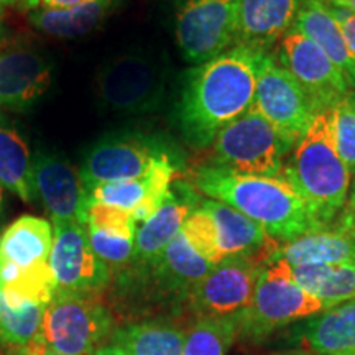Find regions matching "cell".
<instances>
[{
	"label": "cell",
	"instance_id": "ee69618b",
	"mask_svg": "<svg viewBox=\"0 0 355 355\" xmlns=\"http://www.w3.org/2000/svg\"><path fill=\"white\" fill-rule=\"evenodd\" d=\"M344 355H355V350H352V352H349V354H344Z\"/></svg>",
	"mask_w": 355,
	"mask_h": 355
},
{
	"label": "cell",
	"instance_id": "f1b7e54d",
	"mask_svg": "<svg viewBox=\"0 0 355 355\" xmlns=\"http://www.w3.org/2000/svg\"><path fill=\"white\" fill-rule=\"evenodd\" d=\"M44 311L46 306L40 303L10 306L0 298V344L12 349L37 339L42 332Z\"/></svg>",
	"mask_w": 355,
	"mask_h": 355
},
{
	"label": "cell",
	"instance_id": "f35d334b",
	"mask_svg": "<svg viewBox=\"0 0 355 355\" xmlns=\"http://www.w3.org/2000/svg\"><path fill=\"white\" fill-rule=\"evenodd\" d=\"M91 355H127V354L123 352L121 347H117V345L105 344V345H102V347L97 349L96 352L91 354Z\"/></svg>",
	"mask_w": 355,
	"mask_h": 355
},
{
	"label": "cell",
	"instance_id": "e575fe53",
	"mask_svg": "<svg viewBox=\"0 0 355 355\" xmlns=\"http://www.w3.org/2000/svg\"><path fill=\"white\" fill-rule=\"evenodd\" d=\"M332 224H334V227L332 229L340 230V232H345L355 237V171H354L352 188H350L349 196H347V202H345L344 209L340 211V214L336 217V220L332 222Z\"/></svg>",
	"mask_w": 355,
	"mask_h": 355
},
{
	"label": "cell",
	"instance_id": "4dcf8cb0",
	"mask_svg": "<svg viewBox=\"0 0 355 355\" xmlns=\"http://www.w3.org/2000/svg\"><path fill=\"white\" fill-rule=\"evenodd\" d=\"M86 227L127 239H135L137 234V222L130 211L92 201L86 209Z\"/></svg>",
	"mask_w": 355,
	"mask_h": 355
},
{
	"label": "cell",
	"instance_id": "30bf717a",
	"mask_svg": "<svg viewBox=\"0 0 355 355\" xmlns=\"http://www.w3.org/2000/svg\"><path fill=\"white\" fill-rule=\"evenodd\" d=\"M239 0H173L176 42L184 60L202 64L234 46Z\"/></svg>",
	"mask_w": 355,
	"mask_h": 355
},
{
	"label": "cell",
	"instance_id": "ffe728a7",
	"mask_svg": "<svg viewBox=\"0 0 355 355\" xmlns=\"http://www.w3.org/2000/svg\"><path fill=\"white\" fill-rule=\"evenodd\" d=\"M201 207L209 212L217 229L219 248L224 259L234 255L268 254L272 255L279 243L270 239L261 225L257 224L229 204L216 199H204Z\"/></svg>",
	"mask_w": 355,
	"mask_h": 355
},
{
	"label": "cell",
	"instance_id": "52a82bcc",
	"mask_svg": "<svg viewBox=\"0 0 355 355\" xmlns=\"http://www.w3.org/2000/svg\"><path fill=\"white\" fill-rule=\"evenodd\" d=\"M214 163L257 176H283L285 157L295 150L254 105L217 133Z\"/></svg>",
	"mask_w": 355,
	"mask_h": 355
},
{
	"label": "cell",
	"instance_id": "d6a6232c",
	"mask_svg": "<svg viewBox=\"0 0 355 355\" xmlns=\"http://www.w3.org/2000/svg\"><path fill=\"white\" fill-rule=\"evenodd\" d=\"M86 230L92 250L109 266L110 272H112V268L125 270L132 263L133 250H135V239L109 235L87 227Z\"/></svg>",
	"mask_w": 355,
	"mask_h": 355
},
{
	"label": "cell",
	"instance_id": "cb8c5ba5",
	"mask_svg": "<svg viewBox=\"0 0 355 355\" xmlns=\"http://www.w3.org/2000/svg\"><path fill=\"white\" fill-rule=\"evenodd\" d=\"M304 344L318 355H344L355 350V300L311 318L304 327Z\"/></svg>",
	"mask_w": 355,
	"mask_h": 355
},
{
	"label": "cell",
	"instance_id": "44dd1931",
	"mask_svg": "<svg viewBox=\"0 0 355 355\" xmlns=\"http://www.w3.org/2000/svg\"><path fill=\"white\" fill-rule=\"evenodd\" d=\"M268 260H285L293 266L355 263V237L327 227L278 245Z\"/></svg>",
	"mask_w": 355,
	"mask_h": 355
},
{
	"label": "cell",
	"instance_id": "83f0119b",
	"mask_svg": "<svg viewBox=\"0 0 355 355\" xmlns=\"http://www.w3.org/2000/svg\"><path fill=\"white\" fill-rule=\"evenodd\" d=\"M237 336V314L199 318L186 332L183 355H225Z\"/></svg>",
	"mask_w": 355,
	"mask_h": 355
},
{
	"label": "cell",
	"instance_id": "ac0fdd59",
	"mask_svg": "<svg viewBox=\"0 0 355 355\" xmlns=\"http://www.w3.org/2000/svg\"><path fill=\"white\" fill-rule=\"evenodd\" d=\"M303 0H239L234 46L268 53L290 33Z\"/></svg>",
	"mask_w": 355,
	"mask_h": 355
},
{
	"label": "cell",
	"instance_id": "7402d4cb",
	"mask_svg": "<svg viewBox=\"0 0 355 355\" xmlns=\"http://www.w3.org/2000/svg\"><path fill=\"white\" fill-rule=\"evenodd\" d=\"M53 227L46 219L20 216L0 235V261L19 268H32L50 260Z\"/></svg>",
	"mask_w": 355,
	"mask_h": 355
},
{
	"label": "cell",
	"instance_id": "7c38bea8",
	"mask_svg": "<svg viewBox=\"0 0 355 355\" xmlns=\"http://www.w3.org/2000/svg\"><path fill=\"white\" fill-rule=\"evenodd\" d=\"M275 58L303 87L316 115L334 109L350 91L347 79L329 56L298 32L285 35Z\"/></svg>",
	"mask_w": 355,
	"mask_h": 355
},
{
	"label": "cell",
	"instance_id": "9c48e42d",
	"mask_svg": "<svg viewBox=\"0 0 355 355\" xmlns=\"http://www.w3.org/2000/svg\"><path fill=\"white\" fill-rule=\"evenodd\" d=\"M254 107L293 148L316 119V110L303 87L278 63L273 53H263L259 61Z\"/></svg>",
	"mask_w": 355,
	"mask_h": 355
},
{
	"label": "cell",
	"instance_id": "4316f807",
	"mask_svg": "<svg viewBox=\"0 0 355 355\" xmlns=\"http://www.w3.org/2000/svg\"><path fill=\"white\" fill-rule=\"evenodd\" d=\"M296 283L322 301L326 309L355 300V263L291 265Z\"/></svg>",
	"mask_w": 355,
	"mask_h": 355
},
{
	"label": "cell",
	"instance_id": "7a4b0ae2",
	"mask_svg": "<svg viewBox=\"0 0 355 355\" xmlns=\"http://www.w3.org/2000/svg\"><path fill=\"white\" fill-rule=\"evenodd\" d=\"M191 180L202 194L242 212L278 243L327 229L314 219L296 189L283 176L245 175L207 163L194 168Z\"/></svg>",
	"mask_w": 355,
	"mask_h": 355
},
{
	"label": "cell",
	"instance_id": "ab89813d",
	"mask_svg": "<svg viewBox=\"0 0 355 355\" xmlns=\"http://www.w3.org/2000/svg\"><path fill=\"white\" fill-rule=\"evenodd\" d=\"M329 6H331V3H329ZM332 6L345 8V10L355 13V0H337V2L332 3Z\"/></svg>",
	"mask_w": 355,
	"mask_h": 355
},
{
	"label": "cell",
	"instance_id": "d4e9b609",
	"mask_svg": "<svg viewBox=\"0 0 355 355\" xmlns=\"http://www.w3.org/2000/svg\"><path fill=\"white\" fill-rule=\"evenodd\" d=\"M117 2L119 0H87L81 6L64 10L37 8L28 12V20L33 28L48 37L78 38L99 26Z\"/></svg>",
	"mask_w": 355,
	"mask_h": 355
},
{
	"label": "cell",
	"instance_id": "484cf974",
	"mask_svg": "<svg viewBox=\"0 0 355 355\" xmlns=\"http://www.w3.org/2000/svg\"><path fill=\"white\" fill-rule=\"evenodd\" d=\"M0 184L19 196L24 202H32L33 157L20 132L0 114Z\"/></svg>",
	"mask_w": 355,
	"mask_h": 355
},
{
	"label": "cell",
	"instance_id": "e0dca14e",
	"mask_svg": "<svg viewBox=\"0 0 355 355\" xmlns=\"http://www.w3.org/2000/svg\"><path fill=\"white\" fill-rule=\"evenodd\" d=\"M199 198L189 183L176 181L171 186L170 196L158 207L157 212L137 229L135 250H133L130 270H144L150 266L165 250L178 234L184 220L198 207Z\"/></svg>",
	"mask_w": 355,
	"mask_h": 355
},
{
	"label": "cell",
	"instance_id": "f6af8a7d",
	"mask_svg": "<svg viewBox=\"0 0 355 355\" xmlns=\"http://www.w3.org/2000/svg\"><path fill=\"white\" fill-rule=\"evenodd\" d=\"M2 8H3V7H2V6H0V13H2Z\"/></svg>",
	"mask_w": 355,
	"mask_h": 355
},
{
	"label": "cell",
	"instance_id": "5bb4252c",
	"mask_svg": "<svg viewBox=\"0 0 355 355\" xmlns=\"http://www.w3.org/2000/svg\"><path fill=\"white\" fill-rule=\"evenodd\" d=\"M33 188L53 224L78 222L86 225L89 194L81 173L68 159L50 152L35 155Z\"/></svg>",
	"mask_w": 355,
	"mask_h": 355
},
{
	"label": "cell",
	"instance_id": "836d02e7",
	"mask_svg": "<svg viewBox=\"0 0 355 355\" xmlns=\"http://www.w3.org/2000/svg\"><path fill=\"white\" fill-rule=\"evenodd\" d=\"M326 6L329 8V12L332 13L337 24H339L345 38V43H347L350 53L355 58V13L345 10V8L329 6V3H326Z\"/></svg>",
	"mask_w": 355,
	"mask_h": 355
},
{
	"label": "cell",
	"instance_id": "60d3db41",
	"mask_svg": "<svg viewBox=\"0 0 355 355\" xmlns=\"http://www.w3.org/2000/svg\"><path fill=\"white\" fill-rule=\"evenodd\" d=\"M273 355H318V354L308 352V350H290V352H279Z\"/></svg>",
	"mask_w": 355,
	"mask_h": 355
},
{
	"label": "cell",
	"instance_id": "1f68e13d",
	"mask_svg": "<svg viewBox=\"0 0 355 355\" xmlns=\"http://www.w3.org/2000/svg\"><path fill=\"white\" fill-rule=\"evenodd\" d=\"M336 145L350 173L355 171V89L334 107Z\"/></svg>",
	"mask_w": 355,
	"mask_h": 355
},
{
	"label": "cell",
	"instance_id": "74e56055",
	"mask_svg": "<svg viewBox=\"0 0 355 355\" xmlns=\"http://www.w3.org/2000/svg\"><path fill=\"white\" fill-rule=\"evenodd\" d=\"M2 7H17L20 10L32 12L40 7V0H0Z\"/></svg>",
	"mask_w": 355,
	"mask_h": 355
},
{
	"label": "cell",
	"instance_id": "8fae6325",
	"mask_svg": "<svg viewBox=\"0 0 355 355\" xmlns=\"http://www.w3.org/2000/svg\"><path fill=\"white\" fill-rule=\"evenodd\" d=\"M268 254L234 255L214 265L188 296L189 309L199 318L239 314L254 298L257 279Z\"/></svg>",
	"mask_w": 355,
	"mask_h": 355
},
{
	"label": "cell",
	"instance_id": "4fadbf2b",
	"mask_svg": "<svg viewBox=\"0 0 355 355\" xmlns=\"http://www.w3.org/2000/svg\"><path fill=\"white\" fill-rule=\"evenodd\" d=\"M50 266L56 290L102 295L110 285L112 272L89 242L86 225L78 222L53 224Z\"/></svg>",
	"mask_w": 355,
	"mask_h": 355
},
{
	"label": "cell",
	"instance_id": "d6986e66",
	"mask_svg": "<svg viewBox=\"0 0 355 355\" xmlns=\"http://www.w3.org/2000/svg\"><path fill=\"white\" fill-rule=\"evenodd\" d=\"M290 32H298L316 43L344 74L350 89H355V58L339 24L322 0H303Z\"/></svg>",
	"mask_w": 355,
	"mask_h": 355
},
{
	"label": "cell",
	"instance_id": "9a60e30c",
	"mask_svg": "<svg viewBox=\"0 0 355 355\" xmlns=\"http://www.w3.org/2000/svg\"><path fill=\"white\" fill-rule=\"evenodd\" d=\"M53 83V64L32 46L0 51V107L26 112L37 105Z\"/></svg>",
	"mask_w": 355,
	"mask_h": 355
},
{
	"label": "cell",
	"instance_id": "603a6c76",
	"mask_svg": "<svg viewBox=\"0 0 355 355\" xmlns=\"http://www.w3.org/2000/svg\"><path fill=\"white\" fill-rule=\"evenodd\" d=\"M109 340L127 355H183L186 331L168 319H148L115 327Z\"/></svg>",
	"mask_w": 355,
	"mask_h": 355
},
{
	"label": "cell",
	"instance_id": "ba28073f",
	"mask_svg": "<svg viewBox=\"0 0 355 355\" xmlns=\"http://www.w3.org/2000/svg\"><path fill=\"white\" fill-rule=\"evenodd\" d=\"M163 158H178L162 140L137 132L104 135L89 148L81 165V180L89 191L114 181L139 180Z\"/></svg>",
	"mask_w": 355,
	"mask_h": 355
},
{
	"label": "cell",
	"instance_id": "3957f363",
	"mask_svg": "<svg viewBox=\"0 0 355 355\" xmlns=\"http://www.w3.org/2000/svg\"><path fill=\"white\" fill-rule=\"evenodd\" d=\"M283 178L290 181L314 219L329 227L344 209L350 189V171L336 145L334 109L316 115L285 163Z\"/></svg>",
	"mask_w": 355,
	"mask_h": 355
},
{
	"label": "cell",
	"instance_id": "f546056e",
	"mask_svg": "<svg viewBox=\"0 0 355 355\" xmlns=\"http://www.w3.org/2000/svg\"><path fill=\"white\" fill-rule=\"evenodd\" d=\"M181 232H183L189 245L209 263L217 265L224 260V255L220 254L219 248L216 224L209 212L201 207V202L184 220Z\"/></svg>",
	"mask_w": 355,
	"mask_h": 355
},
{
	"label": "cell",
	"instance_id": "d590c367",
	"mask_svg": "<svg viewBox=\"0 0 355 355\" xmlns=\"http://www.w3.org/2000/svg\"><path fill=\"white\" fill-rule=\"evenodd\" d=\"M8 350H10V355H61L58 352H53L51 349H48L40 336L30 344L21 345V347H12Z\"/></svg>",
	"mask_w": 355,
	"mask_h": 355
},
{
	"label": "cell",
	"instance_id": "8d00e7d4",
	"mask_svg": "<svg viewBox=\"0 0 355 355\" xmlns=\"http://www.w3.org/2000/svg\"><path fill=\"white\" fill-rule=\"evenodd\" d=\"M87 2V0H40L38 8H50V10H64V8H71L81 6V3Z\"/></svg>",
	"mask_w": 355,
	"mask_h": 355
},
{
	"label": "cell",
	"instance_id": "5b68a950",
	"mask_svg": "<svg viewBox=\"0 0 355 355\" xmlns=\"http://www.w3.org/2000/svg\"><path fill=\"white\" fill-rule=\"evenodd\" d=\"M115 329L112 311L92 293L56 290L46 306L40 337L53 352L91 355Z\"/></svg>",
	"mask_w": 355,
	"mask_h": 355
},
{
	"label": "cell",
	"instance_id": "6da1fadb",
	"mask_svg": "<svg viewBox=\"0 0 355 355\" xmlns=\"http://www.w3.org/2000/svg\"><path fill=\"white\" fill-rule=\"evenodd\" d=\"M261 55L232 46L189 71L178 102V122L189 145H212L222 128L254 105Z\"/></svg>",
	"mask_w": 355,
	"mask_h": 355
},
{
	"label": "cell",
	"instance_id": "b9f144b4",
	"mask_svg": "<svg viewBox=\"0 0 355 355\" xmlns=\"http://www.w3.org/2000/svg\"><path fill=\"white\" fill-rule=\"evenodd\" d=\"M2 202H3V198H2V184H0V212H2Z\"/></svg>",
	"mask_w": 355,
	"mask_h": 355
},
{
	"label": "cell",
	"instance_id": "277c9868",
	"mask_svg": "<svg viewBox=\"0 0 355 355\" xmlns=\"http://www.w3.org/2000/svg\"><path fill=\"white\" fill-rule=\"evenodd\" d=\"M326 309L322 301L304 291L285 260H266L257 279L254 298L237 314L239 336L259 343L279 327Z\"/></svg>",
	"mask_w": 355,
	"mask_h": 355
},
{
	"label": "cell",
	"instance_id": "7bdbcfd3",
	"mask_svg": "<svg viewBox=\"0 0 355 355\" xmlns=\"http://www.w3.org/2000/svg\"><path fill=\"white\" fill-rule=\"evenodd\" d=\"M0 17H2V13H0ZM2 35H3V26H2V20H0V40H2Z\"/></svg>",
	"mask_w": 355,
	"mask_h": 355
},
{
	"label": "cell",
	"instance_id": "8992f818",
	"mask_svg": "<svg viewBox=\"0 0 355 355\" xmlns=\"http://www.w3.org/2000/svg\"><path fill=\"white\" fill-rule=\"evenodd\" d=\"M166 73L157 58L141 51L121 55L102 66L96 76L101 105L117 115H144L165 99Z\"/></svg>",
	"mask_w": 355,
	"mask_h": 355
},
{
	"label": "cell",
	"instance_id": "2e32d148",
	"mask_svg": "<svg viewBox=\"0 0 355 355\" xmlns=\"http://www.w3.org/2000/svg\"><path fill=\"white\" fill-rule=\"evenodd\" d=\"M212 263L189 245L183 232L176 235L152 265L125 272L137 275L158 300L188 301L191 290L211 272Z\"/></svg>",
	"mask_w": 355,
	"mask_h": 355
}]
</instances>
